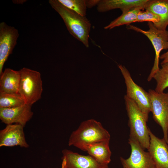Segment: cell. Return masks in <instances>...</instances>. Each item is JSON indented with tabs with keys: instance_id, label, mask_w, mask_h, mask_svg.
I'll return each instance as SVG.
<instances>
[{
	"instance_id": "obj_5",
	"label": "cell",
	"mask_w": 168,
	"mask_h": 168,
	"mask_svg": "<svg viewBox=\"0 0 168 168\" xmlns=\"http://www.w3.org/2000/svg\"><path fill=\"white\" fill-rule=\"evenodd\" d=\"M128 28L142 33L145 35L151 42L155 53L153 66L147 78L148 82L153 78L155 74L160 69L159 62L161 52L163 49H168V31L158 29L153 23L148 22L149 28L145 31L135 26L128 25Z\"/></svg>"
},
{
	"instance_id": "obj_11",
	"label": "cell",
	"mask_w": 168,
	"mask_h": 168,
	"mask_svg": "<svg viewBox=\"0 0 168 168\" xmlns=\"http://www.w3.org/2000/svg\"><path fill=\"white\" fill-rule=\"evenodd\" d=\"M32 105L25 104L12 108H0V119L6 124H17L24 127L32 118Z\"/></svg>"
},
{
	"instance_id": "obj_25",
	"label": "cell",
	"mask_w": 168,
	"mask_h": 168,
	"mask_svg": "<svg viewBox=\"0 0 168 168\" xmlns=\"http://www.w3.org/2000/svg\"><path fill=\"white\" fill-rule=\"evenodd\" d=\"M52 168L48 167V168Z\"/></svg>"
},
{
	"instance_id": "obj_4",
	"label": "cell",
	"mask_w": 168,
	"mask_h": 168,
	"mask_svg": "<svg viewBox=\"0 0 168 168\" xmlns=\"http://www.w3.org/2000/svg\"><path fill=\"white\" fill-rule=\"evenodd\" d=\"M21 79L19 93L26 104L32 105L41 98L42 82L40 73L26 68L20 70Z\"/></svg>"
},
{
	"instance_id": "obj_24",
	"label": "cell",
	"mask_w": 168,
	"mask_h": 168,
	"mask_svg": "<svg viewBox=\"0 0 168 168\" xmlns=\"http://www.w3.org/2000/svg\"><path fill=\"white\" fill-rule=\"evenodd\" d=\"M160 59L163 60L161 64L168 63V51L160 56Z\"/></svg>"
},
{
	"instance_id": "obj_3",
	"label": "cell",
	"mask_w": 168,
	"mask_h": 168,
	"mask_svg": "<svg viewBox=\"0 0 168 168\" xmlns=\"http://www.w3.org/2000/svg\"><path fill=\"white\" fill-rule=\"evenodd\" d=\"M126 109L128 118L129 136L134 137L145 150H148L150 142L149 128L147 122L140 109L132 100L124 96Z\"/></svg>"
},
{
	"instance_id": "obj_15",
	"label": "cell",
	"mask_w": 168,
	"mask_h": 168,
	"mask_svg": "<svg viewBox=\"0 0 168 168\" xmlns=\"http://www.w3.org/2000/svg\"><path fill=\"white\" fill-rule=\"evenodd\" d=\"M20 79V70L5 69L0 75V92L19 93Z\"/></svg>"
},
{
	"instance_id": "obj_20",
	"label": "cell",
	"mask_w": 168,
	"mask_h": 168,
	"mask_svg": "<svg viewBox=\"0 0 168 168\" xmlns=\"http://www.w3.org/2000/svg\"><path fill=\"white\" fill-rule=\"evenodd\" d=\"M161 68L153 77L156 82L155 90L159 93L163 92L164 90L168 87V63L161 64Z\"/></svg>"
},
{
	"instance_id": "obj_12",
	"label": "cell",
	"mask_w": 168,
	"mask_h": 168,
	"mask_svg": "<svg viewBox=\"0 0 168 168\" xmlns=\"http://www.w3.org/2000/svg\"><path fill=\"white\" fill-rule=\"evenodd\" d=\"M24 127L17 124L7 125L0 131V147H12L19 146L27 148V142L24 131Z\"/></svg>"
},
{
	"instance_id": "obj_7",
	"label": "cell",
	"mask_w": 168,
	"mask_h": 168,
	"mask_svg": "<svg viewBox=\"0 0 168 168\" xmlns=\"http://www.w3.org/2000/svg\"><path fill=\"white\" fill-rule=\"evenodd\" d=\"M118 67L125 80L126 87V95L135 102L148 121L149 114L151 112L148 92L134 82L129 72L125 66L120 64Z\"/></svg>"
},
{
	"instance_id": "obj_23",
	"label": "cell",
	"mask_w": 168,
	"mask_h": 168,
	"mask_svg": "<svg viewBox=\"0 0 168 168\" xmlns=\"http://www.w3.org/2000/svg\"><path fill=\"white\" fill-rule=\"evenodd\" d=\"M100 0H86L87 8H91L98 5Z\"/></svg>"
},
{
	"instance_id": "obj_13",
	"label": "cell",
	"mask_w": 168,
	"mask_h": 168,
	"mask_svg": "<svg viewBox=\"0 0 168 168\" xmlns=\"http://www.w3.org/2000/svg\"><path fill=\"white\" fill-rule=\"evenodd\" d=\"M150 142L148 152L154 162L155 168H168V143L156 136L149 129Z\"/></svg>"
},
{
	"instance_id": "obj_19",
	"label": "cell",
	"mask_w": 168,
	"mask_h": 168,
	"mask_svg": "<svg viewBox=\"0 0 168 168\" xmlns=\"http://www.w3.org/2000/svg\"><path fill=\"white\" fill-rule=\"evenodd\" d=\"M25 104L24 99L19 93L0 92V108H12Z\"/></svg>"
},
{
	"instance_id": "obj_6",
	"label": "cell",
	"mask_w": 168,
	"mask_h": 168,
	"mask_svg": "<svg viewBox=\"0 0 168 168\" xmlns=\"http://www.w3.org/2000/svg\"><path fill=\"white\" fill-rule=\"evenodd\" d=\"M148 92L153 119L161 128L163 138L168 143V92L159 93L149 89Z\"/></svg>"
},
{
	"instance_id": "obj_18",
	"label": "cell",
	"mask_w": 168,
	"mask_h": 168,
	"mask_svg": "<svg viewBox=\"0 0 168 168\" xmlns=\"http://www.w3.org/2000/svg\"><path fill=\"white\" fill-rule=\"evenodd\" d=\"M144 9L138 7L122 12V14L104 27L105 29H111L115 27L124 25H129L135 22L138 12Z\"/></svg>"
},
{
	"instance_id": "obj_17",
	"label": "cell",
	"mask_w": 168,
	"mask_h": 168,
	"mask_svg": "<svg viewBox=\"0 0 168 168\" xmlns=\"http://www.w3.org/2000/svg\"><path fill=\"white\" fill-rule=\"evenodd\" d=\"M109 142L110 140H105L89 145L86 148L85 152L100 163L108 165L112 154Z\"/></svg>"
},
{
	"instance_id": "obj_14",
	"label": "cell",
	"mask_w": 168,
	"mask_h": 168,
	"mask_svg": "<svg viewBox=\"0 0 168 168\" xmlns=\"http://www.w3.org/2000/svg\"><path fill=\"white\" fill-rule=\"evenodd\" d=\"M148 0H100L97 5L99 12H104L116 9L122 12L138 7L144 8Z\"/></svg>"
},
{
	"instance_id": "obj_8",
	"label": "cell",
	"mask_w": 168,
	"mask_h": 168,
	"mask_svg": "<svg viewBox=\"0 0 168 168\" xmlns=\"http://www.w3.org/2000/svg\"><path fill=\"white\" fill-rule=\"evenodd\" d=\"M128 142L131 148L129 157L120 158L123 168H155L150 153L145 151L134 137L129 136Z\"/></svg>"
},
{
	"instance_id": "obj_2",
	"label": "cell",
	"mask_w": 168,
	"mask_h": 168,
	"mask_svg": "<svg viewBox=\"0 0 168 168\" xmlns=\"http://www.w3.org/2000/svg\"><path fill=\"white\" fill-rule=\"evenodd\" d=\"M110 136L101 124L93 119L82 122L78 128L73 131L69 138L68 144L85 152L89 145L110 140Z\"/></svg>"
},
{
	"instance_id": "obj_9",
	"label": "cell",
	"mask_w": 168,
	"mask_h": 168,
	"mask_svg": "<svg viewBox=\"0 0 168 168\" xmlns=\"http://www.w3.org/2000/svg\"><path fill=\"white\" fill-rule=\"evenodd\" d=\"M18 31L15 27L4 22L0 23V75L6 62L13 52L19 37Z\"/></svg>"
},
{
	"instance_id": "obj_21",
	"label": "cell",
	"mask_w": 168,
	"mask_h": 168,
	"mask_svg": "<svg viewBox=\"0 0 168 168\" xmlns=\"http://www.w3.org/2000/svg\"><path fill=\"white\" fill-rule=\"evenodd\" d=\"M63 5L82 16H86V0H58Z\"/></svg>"
},
{
	"instance_id": "obj_1",
	"label": "cell",
	"mask_w": 168,
	"mask_h": 168,
	"mask_svg": "<svg viewBox=\"0 0 168 168\" xmlns=\"http://www.w3.org/2000/svg\"><path fill=\"white\" fill-rule=\"evenodd\" d=\"M49 2L62 18L69 33L86 47L89 48L91 24L86 16L68 8L58 0H49Z\"/></svg>"
},
{
	"instance_id": "obj_22",
	"label": "cell",
	"mask_w": 168,
	"mask_h": 168,
	"mask_svg": "<svg viewBox=\"0 0 168 168\" xmlns=\"http://www.w3.org/2000/svg\"><path fill=\"white\" fill-rule=\"evenodd\" d=\"M161 21L160 17L155 13L147 10L140 11L138 13L135 22L144 21L153 23L154 26L159 23Z\"/></svg>"
},
{
	"instance_id": "obj_16",
	"label": "cell",
	"mask_w": 168,
	"mask_h": 168,
	"mask_svg": "<svg viewBox=\"0 0 168 168\" xmlns=\"http://www.w3.org/2000/svg\"><path fill=\"white\" fill-rule=\"evenodd\" d=\"M144 9L157 15L160 22L154 26L158 29L165 30L168 25V0H148Z\"/></svg>"
},
{
	"instance_id": "obj_10",
	"label": "cell",
	"mask_w": 168,
	"mask_h": 168,
	"mask_svg": "<svg viewBox=\"0 0 168 168\" xmlns=\"http://www.w3.org/2000/svg\"><path fill=\"white\" fill-rule=\"evenodd\" d=\"M61 168H108L89 155H83L67 149L62 151Z\"/></svg>"
}]
</instances>
